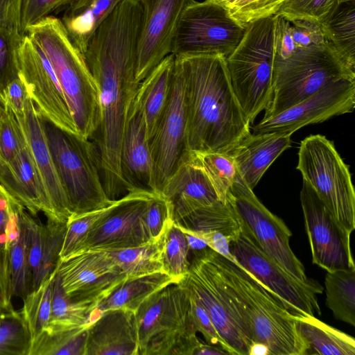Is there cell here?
Listing matches in <instances>:
<instances>
[{"label":"cell","mask_w":355,"mask_h":355,"mask_svg":"<svg viewBox=\"0 0 355 355\" xmlns=\"http://www.w3.org/2000/svg\"><path fill=\"white\" fill-rule=\"evenodd\" d=\"M140 28L135 16L114 12L94 32L84 53L99 91L97 147L103 186L112 200L125 191L121 150L128 112L140 83L136 79Z\"/></svg>","instance_id":"obj_1"},{"label":"cell","mask_w":355,"mask_h":355,"mask_svg":"<svg viewBox=\"0 0 355 355\" xmlns=\"http://www.w3.org/2000/svg\"><path fill=\"white\" fill-rule=\"evenodd\" d=\"M175 61L184 84L185 153H227L251 132L233 92L226 58L184 55L175 56Z\"/></svg>","instance_id":"obj_2"},{"label":"cell","mask_w":355,"mask_h":355,"mask_svg":"<svg viewBox=\"0 0 355 355\" xmlns=\"http://www.w3.org/2000/svg\"><path fill=\"white\" fill-rule=\"evenodd\" d=\"M227 293L254 343L270 355H307L309 346L296 328L295 316L281 300L250 272L211 250Z\"/></svg>","instance_id":"obj_3"},{"label":"cell","mask_w":355,"mask_h":355,"mask_svg":"<svg viewBox=\"0 0 355 355\" xmlns=\"http://www.w3.org/2000/svg\"><path fill=\"white\" fill-rule=\"evenodd\" d=\"M32 38L48 58L79 135L90 139L101 121L99 91L84 55L73 44L60 19L50 16L30 26Z\"/></svg>","instance_id":"obj_4"},{"label":"cell","mask_w":355,"mask_h":355,"mask_svg":"<svg viewBox=\"0 0 355 355\" xmlns=\"http://www.w3.org/2000/svg\"><path fill=\"white\" fill-rule=\"evenodd\" d=\"M37 110L72 216L98 210L112 204L114 200L109 198L103 186L97 146L90 139L58 126Z\"/></svg>","instance_id":"obj_5"},{"label":"cell","mask_w":355,"mask_h":355,"mask_svg":"<svg viewBox=\"0 0 355 355\" xmlns=\"http://www.w3.org/2000/svg\"><path fill=\"white\" fill-rule=\"evenodd\" d=\"M275 15L253 21L226 58L230 84L250 125L272 100L277 55Z\"/></svg>","instance_id":"obj_6"},{"label":"cell","mask_w":355,"mask_h":355,"mask_svg":"<svg viewBox=\"0 0 355 355\" xmlns=\"http://www.w3.org/2000/svg\"><path fill=\"white\" fill-rule=\"evenodd\" d=\"M138 355H193L201 343L192 321L189 297L179 284L150 295L135 313Z\"/></svg>","instance_id":"obj_7"},{"label":"cell","mask_w":355,"mask_h":355,"mask_svg":"<svg viewBox=\"0 0 355 355\" xmlns=\"http://www.w3.org/2000/svg\"><path fill=\"white\" fill-rule=\"evenodd\" d=\"M343 78H355V71L344 63L326 40L299 49L286 59H277L273 94L262 119L281 113Z\"/></svg>","instance_id":"obj_8"},{"label":"cell","mask_w":355,"mask_h":355,"mask_svg":"<svg viewBox=\"0 0 355 355\" xmlns=\"http://www.w3.org/2000/svg\"><path fill=\"white\" fill-rule=\"evenodd\" d=\"M296 168L338 225L351 234L355 229V192L349 166L334 142L319 134L304 138Z\"/></svg>","instance_id":"obj_9"},{"label":"cell","mask_w":355,"mask_h":355,"mask_svg":"<svg viewBox=\"0 0 355 355\" xmlns=\"http://www.w3.org/2000/svg\"><path fill=\"white\" fill-rule=\"evenodd\" d=\"M211 248L192 255L188 273L179 284L205 308L232 355H249L253 342L226 292Z\"/></svg>","instance_id":"obj_10"},{"label":"cell","mask_w":355,"mask_h":355,"mask_svg":"<svg viewBox=\"0 0 355 355\" xmlns=\"http://www.w3.org/2000/svg\"><path fill=\"white\" fill-rule=\"evenodd\" d=\"M240 224L239 236L230 243L235 261L275 293L295 317L320 315L317 295L323 292L322 286L314 279L304 282L291 275L261 249L241 221Z\"/></svg>","instance_id":"obj_11"},{"label":"cell","mask_w":355,"mask_h":355,"mask_svg":"<svg viewBox=\"0 0 355 355\" xmlns=\"http://www.w3.org/2000/svg\"><path fill=\"white\" fill-rule=\"evenodd\" d=\"M245 26L214 0H194L180 17L171 53L174 56L218 55L227 58L242 39Z\"/></svg>","instance_id":"obj_12"},{"label":"cell","mask_w":355,"mask_h":355,"mask_svg":"<svg viewBox=\"0 0 355 355\" xmlns=\"http://www.w3.org/2000/svg\"><path fill=\"white\" fill-rule=\"evenodd\" d=\"M227 200L266 254L295 278L309 280L303 264L291 248V230L259 201L240 174L230 187Z\"/></svg>","instance_id":"obj_13"},{"label":"cell","mask_w":355,"mask_h":355,"mask_svg":"<svg viewBox=\"0 0 355 355\" xmlns=\"http://www.w3.org/2000/svg\"><path fill=\"white\" fill-rule=\"evenodd\" d=\"M187 108L184 78L174 62L170 97L148 141L153 163L152 191L159 194L186 153Z\"/></svg>","instance_id":"obj_14"},{"label":"cell","mask_w":355,"mask_h":355,"mask_svg":"<svg viewBox=\"0 0 355 355\" xmlns=\"http://www.w3.org/2000/svg\"><path fill=\"white\" fill-rule=\"evenodd\" d=\"M155 194L150 191L135 190L116 200L91 227L80 253L89 250H116L150 241L143 218L148 200Z\"/></svg>","instance_id":"obj_15"},{"label":"cell","mask_w":355,"mask_h":355,"mask_svg":"<svg viewBox=\"0 0 355 355\" xmlns=\"http://www.w3.org/2000/svg\"><path fill=\"white\" fill-rule=\"evenodd\" d=\"M19 76L36 107L61 128L78 135L53 68L40 46L24 34L18 49Z\"/></svg>","instance_id":"obj_16"},{"label":"cell","mask_w":355,"mask_h":355,"mask_svg":"<svg viewBox=\"0 0 355 355\" xmlns=\"http://www.w3.org/2000/svg\"><path fill=\"white\" fill-rule=\"evenodd\" d=\"M300 201L312 262L327 272L355 268L350 234L338 225L313 188L304 180Z\"/></svg>","instance_id":"obj_17"},{"label":"cell","mask_w":355,"mask_h":355,"mask_svg":"<svg viewBox=\"0 0 355 355\" xmlns=\"http://www.w3.org/2000/svg\"><path fill=\"white\" fill-rule=\"evenodd\" d=\"M57 272L66 294L73 301L98 307L125 274L106 250H87L60 261Z\"/></svg>","instance_id":"obj_18"},{"label":"cell","mask_w":355,"mask_h":355,"mask_svg":"<svg viewBox=\"0 0 355 355\" xmlns=\"http://www.w3.org/2000/svg\"><path fill=\"white\" fill-rule=\"evenodd\" d=\"M355 107V78H343L281 113L262 119L254 134L280 132L292 135L303 126L322 123L331 117L351 113Z\"/></svg>","instance_id":"obj_19"},{"label":"cell","mask_w":355,"mask_h":355,"mask_svg":"<svg viewBox=\"0 0 355 355\" xmlns=\"http://www.w3.org/2000/svg\"><path fill=\"white\" fill-rule=\"evenodd\" d=\"M141 7L136 79L141 83L168 55L184 10L194 0H137Z\"/></svg>","instance_id":"obj_20"},{"label":"cell","mask_w":355,"mask_h":355,"mask_svg":"<svg viewBox=\"0 0 355 355\" xmlns=\"http://www.w3.org/2000/svg\"><path fill=\"white\" fill-rule=\"evenodd\" d=\"M16 118L25 135L42 178L51 211L50 220L67 222L72 216V211L57 175L38 110L30 96L25 103L23 114Z\"/></svg>","instance_id":"obj_21"},{"label":"cell","mask_w":355,"mask_h":355,"mask_svg":"<svg viewBox=\"0 0 355 355\" xmlns=\"http://www.w3.org/2000/svg\"><path fill=\"white\" fill-rule=\"evenodd\" d=\"M121 168L127 193L135 190L153 192V163L146 123L143 110L135 96L125 123Z\"/></svg>","instance_id":"obj_22"},{"label":"cell","mask_w":355,"mask_h":355,"mask_svg":"<svg viewBox=\"0 0 355 355\" xmlns=\"http://www.w3.org/2000/svg\"><path fill=\"white\" fill-rule=\"evenodd\" d=\"M159 194L171 202L174 221L181 220L198 208L220 201L203 169L187 154Z\"/></svg>","instance_id":"obj_23"},{"label":"cell","mask_w":355,"mask_h":355,"mask_svg":"<svg viewBox=\"0 0 355 355\" xmlns=\"http://www.w3.org/2000/svg\"><path fill=\"white\" fill-rule=\"evenodd\" d=\"M0 184L32 216L42 211L51 218L47 194L26 137L15 158L0 166Z\"/></svg>","instance_id":"obj_24"},{"label":"cell","mask_w":355,"mask_h":355,"mask_svg":"<svg viewBox=\"0 0 355 355\" xmlns=\"http://www.w3.org/2000/svg\"><path fill=\"white\" fill-rule=\"evenodd\" d=\"M135 313L103 311L89 327L85 355H138Z\"/></svg>","instance_id":"obj_25"},{"label":"cell","mask_w":355,"mask_h":355,"mask_svg":"<svg viewBox=\"0 0 355 355\" xmlns=\"http://www.w3.org/2000/svg\"><path fill=\"white\" fill-rule=\"evenodd\" d=\"M291 136L280 132L250 133L226 154L233 159L241 177L253 190L269 166L291 146Z\"/></svg>","instance_id":"obj_26"},{"label":"cell","mask_w":355,"mask_h":355,"mask_svg":"<svg viewBox=\"0 0 355 355\" xmlns=\"http://www.w3.org/2000/svg\"><path fill=\"white\" fill-rule=\"evenodd\" d=\"M175 56L165 57L139 83L135 98L143 110L148 141L167 105L172 85Z\"/></svg>","instance_id":"obj_27"},{"label":"cell","mask_w":355,"mask_h":355,"mask_svg":"<svg viewBox=\"0 0 355 355\" xmlns=\"http://www.w3.org/2000/svg\"><path fill=\"white\" fill-rule=\"evenodd\" d=\"M121 0H74L60 19L73 44L84 55L90 38Z\"/></svg>","instance_id":"obj_28"},{"label":"cell","mask_w":355,"mask_h":355,"mask_svg":"<svg viewBox=\"0 0 355 355\" xmlns=\"http://www.w3.org/2000/svg\"><path fill=\"white\" fill-rule=\"evenodd\" d=\"M174 283L177 284L175 279L163 272L126 279L98 304L96 313L99 316L103 311L117 309L136 313L150 295Z\"/></svg>","instance_id":"obj_29"},{"label":"cell","mask_w":355,"mask_h":355,"mask_svg":"<svg viewBox=\"0 0 355 355\" xmlns=\"http://www.w3.org/2000/svg\"><path fill=\"white\" fill-rule=\"evenodd\" d=\"M296 328L309 346L307 354L354 355V338L315 316L295 317Z\"/></svg>","instance_id":"obj_30"},{"label":"cell","mask_w":355,"mask_h":355,"mask_svg":"<svg viewBox=\"0 0 355 355\" xmlns=\"http://www.w3.org/2000/svg\"><path fill=\"white\" fill-rule=\"evenodd\" d=\"M320 24L325 40L355 71V0L340 2Z\"/></svg>","instance_id":"obj_31"},{"label":"cell","mask_w":355,"mask_h":355,"mask_svg":"<svg viewBox=\"0 0 355 355\" xmlns=\"http://www.w3.org/2000/svg\"><path fill=\"white\" fill-rule=\"evenodd\" d=\"M98 317L94 306L75 302L66 294L56 270L52 289L51 315L44 331H53L89 324Z\"/></svg>","instance_id":"obj_32"},{"label":"cell","mask_w":355,"mask_h":355,"mask_svg":"<svg viewBox=\"0 0 355 355\" xmlns=\"http://www.w3.org/2000/svg\"><path fill=\"white\" fill-rule=\"evenodd\" d=\"M175 222L193 231L222 233L230 241L235 239L241 232L239 219L227 200L198 208Z\"/></svg>","instance_id":"obj_33"},{"label":"cell","mask_w":355,"mask_h":355,"mask_svg":"<svg viewBox=\"0 0 355 355\" xmlns=\"http://www.w3.org/2000/svg\"><path fill=\"white\" fill-rule=\"evenodd\" d=\"M166 232L156 241L137 247L107 252L125 274L127 279L164 272L162 254Z\"/></svg>","instance_id":"obj_34"},{"label":"cell","mask_w":355,"mask_h":355,"mask_svg":"<svg viewBox=\"0 0 355 355\" xmlns=\"http://www.w3.org/2000/svg\"><path fill=\"white\" fill-rule=\"evenodd\" d=\"M326 305L334 317L355 326V268L327 272Z\"/></svg>","instance_id":"obj_35"},{"label":"cell","mask_w":355,"mask_h":355,"mask_svg":"<svg viewBox=\"0 0 355 355\" xmlns=\"http://www.w3.org/2000/svg\"><path fill=\"white\" fill-rule=\"evenodd\" d=\"M90 324L44 331L31 343L29 355H85Z\"/></svg>","instance_id":"obj_36"},{"label":"cell","mask_w":355,"mask_h":355,"mask_svg":"<svg viewBox=\"0 0 355 355\" xmlns=\"http://www.w3.org/2000/svg\"><path fill=\"white\" fill-rule=\"evenodd\" d=\"M26 214L25 210L21 215L18 232L8 250L12 295L22 300L31 292Z\"/></svg>","instance_id":"obj_37"},{"label":"cell","mask_w":355,"mask_h":355,"mask_svg":"<svg viewBox=\"0 0 355 355\" xmlns=\"http://www.w3.org/2000/svg\"><path fill=\"white\" fill-rule=\"evenodd\" d=\"M201 166L211 183L220 201L227 202L228 191L239 173L233 159L226 153L189 152Z\"/></svg>","instance_id":"obj_38"},{"label":"cell","mask_w":355,"mask_h":355,"mask_svg":"<svg viewBox=\"0 0 355 355\" xmlns=\"http://www.w3.org/2000/svg\"><path fill=\"white\" fill-rule=\"evenodd\" d=\"M56 270L38 288L23 299L24 306L20 311L28 327L31 343L48 326L51 315L53 284Z\"/></svg>","instance_id":"obj_39"},{"label":"cell","mask_w":355,"mask_h":355,"mask_svg":"<svg viewBox=\"0 0 355 355\" xmlns=\"http://www.w3.org/2000/svg\"><path fill=\"white\" fill-rule=\"evenodd\" d=\"M189 255L186 234L173 220L166 232L162 259L164 272L175 279L177 284L189 272Z\"/></svg>","instance_id":"obj_40"},{"label":"cell","mask_w":355,"mask_h":355,"mask_svg":"<svg viewBox=\"0 0 355 355\" xmlns=\"http://www.w3.org/2000/svg\"><path fill=\"white\" fill-rule=\"evenodd\" d=\"M0 319V355H29L31 338L21 311L2 312Z\"/></svg>","instance_id":"obj_41"},{"label":"cell","mask_w":355,"mask_h":355,"mask_svg":"<svg viewBox=\"0 0 355 355\" xmlns=\"http://www.w3.org/2000/svg\"><path fill=\"white\" fill-rule=\"evenodd\" d=\"M115 200L112 204L105 208L81 215L72 216L68 219L60 254V261L66 260L80 253L91 227L102 216L111 209Z\"/></svg>","instance_id":"obj_42"},{"label":"cell","mask_w":355,"mask_h":355,"mask_svg":"<svg viewBox=\"0 0 355 355\" xmlns=\"http://www.w3.org/2000/svg\"><path fill=\"white\" fill-rule=\"evenodd\" d=\"M24 34L0 26V96L19 76L18 49Z\"/></svg>","instance_id":"obj_43"},{"label":"cell","mask_w":355,"mask_h":355,"mask_svg":"<svg viewBox=\"0 0 355 355\" xmlns=\"http://www.w3.org/2000/svg\"><path fill=\"white\" fill-rule=\"evenodd\" d=\"M24 140V133L13 112L0 105V166L15 158Z\"/></svg>","instance_id":"obj_44"},{"label":"cell","mask_w":355,"mask_h":355,"mask_svg":"<svg viewBox=\"0 0 355 355\" xmlns=\"http://www.w3.org/2000/svg\"><path fill=\"white\" fill-rule=\"evenodd\" d=\"M25 210L24 207L0 184V252H8Z\"/></svg>","instance_id":"obj_45"},{"label":"cell","mask_w":355,"mask_h":355,"mask_svg":"<svg viewBox=\"0 0 355 355\" xmlns=\"http://www.w3.org/2000/svg\"><path fill=\"white\" fill-rule=\"evenodd\" d=\"M339 0H288L276 15L290 22L295 20H310L320 23L339 3Z\"/></svg>","instance_id":"obj_46"},{"label":"cell","mask_w":355,"mask_h":355,"mask_svg":"<svg viewBox=\"0 0 355 355\" xmlns=\"http://www.w3.org/2000/svg\"><path fill=\"white\" fill-rule=\"evenodd\" d=\"M143 221L150 241L159 239L173 221L171 202L155 193L148 200Z\"/></svg>","instance_id":"obj_47"},{"label":"cell","mask_w":355,"mask_h":355,"mask_svg":"<svg viewBox=\"0 0 355 355\" xmlns=\"http://www.w3.org/2000/svg\"><path fill=\"white\" fill-rule=\"evenodd\" d=\"M288 0H237L228 10L231 16L245 26L259 19L276 15Z\"/></svg>","instance_id":"obj_48"},{"label":"cell","mask_w":355,"mask_h":355,"mask_svg":"<svg viewBox=\"0 0 355 355\" xmlns=\"http://www.w3.org/2000/svg\"><path fill=\"white\" fill-rule=\"evenodd\" d=\"M74 0H22L21 33L52 14L65 9Z\"/></svg>","instance_id":"obj_49"},{"label":"cell","mask_w":355,"mask_h":355,"mask_svg":"<svg viewBox=\"0 0 355 355\" xmlns=\"http://www.w3.org/2000/svg\"><path fill=\"white\" fill-rule=\"evenodd\" d=\"M187 294L189 297L192 321L197 332L201 333L209 345H219L230 354L228 346L218 334L205 308L196 297L188 293Z\"/></svg>","instance_id":"obj_50"},{"label":"cell","mask_w":355,"mask_h":355,"mask_svg":"<svg viewBox=\"0 0 355 355\" xmlns=\"http://www.w3.org/2000/svg\"><path fill=\"white\" fill-rule=\"evenodd\" d=\"M291 24L292 35L297 49L325 42L320 23L310 20H295Z\"/></svg>","instance_id":"obj_51"},{"label":"cell","mask_w":355,"mask_h":355,"mask_svg":"<svg viewBox=\"0 0 355 355\" xmlns=\"http://www.w3.org/2000/svg\"><path fill=\"white\" fill-rule=\"evenodd\" d=\"M275 17L277 59L284 60L293 55L297 49L292 35L291 22L279 15H275Z\"/></svg>","instance_id":"obj_52"},{"label":"cell","mask_w":355,"mask_h":355,"mask_svg":"<svg viewBox=\"0 0 355 355\" xmlns=\"http://www.w3.org/2000/svg\"><path fill=\"white\" fill-rule=\"evenodd\" d=\"M29 94L27 87L19 76L12 80L0 96V105L9 107L15 116L23 114Z\"/></svg>","instance_id":"obj_53"},{"label":"cell","mask_w":355,"mask_h":355,"mask_svg":"<svg viewBox=\"0 0 355 355\" xmlns=\"http://www.w3.org/2000/svg\"><path fill=\"white\" fill-rule=\"evenodd\" d=\"M12 297L8 252H0V313L13 309Z\"/></svg>","instance_id":"obj_54"},{"label":"cell","mask_w":355,"mask_h":355,"mask_svg":"<svg viewBox=\"0 0 355 355\" xmlns=\"http://www.w3.org/2000/svg\"><path fill=\"white\" fill-rule=\"evenodd\" d=\"M21 3L22 0H0V26L21 33Z\"/></svg>","instance_id":"obj_55"},{"label":"cell","mask_w":355,"mask_h":355,"mask_svg":"<svg viewBox=\"0 0 355 355\" xmlns=\"http://www.w3.org/2000/svg\"><path fill=\"white\" fill-rule=\"evenodd\" d=\"M185 234L189 251L191 252L192 255L201 253L210 248L202 239L187 233Z\"/></svg>","instance_id":"obj_56"},{"label":"cell","mask_w":355,"mask_h":355,"mask_svg":"<svg viewBox=\"0 0 355 355\" xmlns=\"http://www.w3.org/2000/svg\"><path fill=\"white\" fill-rule=\"evenodd\" d=\"M229 354L223 349L216 347L211 345L200 343L193 352V355H223Z\"/></svg>","instance_id":"obj_57"},{"label":"cell","mask_w":355,"mask_h":355,"mask_svg":"<svg viewBox=\"0 0 355 355\" xmlns=\"http://www.w3.org/2000/svg\"><path fill=\"white\" fill-rule=\"evenodd\" d=\"M249 355H270L268 347L260 343H254L250 348Z\"/></svg>","instance_id":"obj_58"},{"label":"cell","mask_w":355,"mask_h":355,"mask_svg":"<svg viewBox=\"0 0 355 355\" xmlns=\"http://www.w3.org/2000/svg\"><path fill=\"white\" fill-rule=\"evenodd\" d=\"M229 10L237 0H214Z\"/></svg>","instance_id":"obj_59"},{"label":"cell","mask_w":355,"mask_h":355,"mask_svg":"<svg viewBox=\"0 0 355 355\" xmlns=\"http://www.w3.org/2000/svg\"><path fill=\"white\" fill-rule=\"evenodd\" d=\"M340 2H345V1H353V0H339Z\"/></svg>","instance_id":"obj_60"},{"label":"cell","mask_w":355,"mask_h":355,"mask_svg":"<svg viewBox=\"0 0 355 355\" xmlns=\"http://www.w3.org/2000/svg\"><path fill=\"white\" fill-rule=\"evenodd\" d=\"M1 317H2V312L0 313V319L1 318Z\"/></svg>","instance_id":"obj_61"}]
</instances>
